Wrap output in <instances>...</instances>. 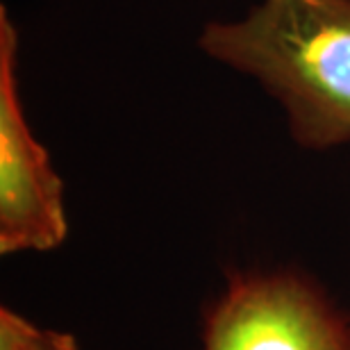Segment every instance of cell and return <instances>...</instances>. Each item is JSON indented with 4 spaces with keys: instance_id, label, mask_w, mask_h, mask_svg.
<instances>
[{
    "instance_id": "obj_1",
    "label": "cell",
    "mask_w": 350,
    "mask_h": 350,
    "mask_svg": "<svg viewBox=\"0 0 350 350\" xmlns=\"http://www.w3.org/2000/svg\"><path fill=\"white\" fill-rule=\"evenodd\" d=\"M202 51L280 98L296 142H350V0H264L239 23H209Z\"/></svg>"
},
{
    "instance_id": "obj_2",
    "label": "cell",
    "mask_w": 350,
    "mask_h": 350,
    "mask_svg": "<svg viewBox=\"0 0 350 350\" xmlns=\"http://www.w3.org/2000/svg\"><path fill=\"white\" fill-rule=\"evenodd\" d=\"M202 350H350V319L298 273H234L205 314Z\"/></svg>"
},
{
    "instance_id": "obj_3",
    "label": "cell",
    "mask_w": 350,
    "mask_h": 350,
    "mask_svg": "<svg viewBox=\"0 0 350 350\" xmlns=\"http://www.w3.org/2000/svg\"><path fill=\"white\" fill-rule=\"evenodd\" d=\"M64 185L23 116L16 30L0 10V253L51 250L66 239Z\"/></svg>"
},
{
    "instance_id": "obj_4",
    "label": "cell",
    "mask_w": 350,
    "mask_h": 350,
    "mask_svg": "<svg viewBox=\"0 0 350 350\" xmlns=\"http://www.w3.org/2000/svg\"><path fill=\"white\" fill-rule=\"evenodd\" d=\"M0 350H78L68 332L41 327L12 307H0Z\"/></svg>"
}]
</instances>
